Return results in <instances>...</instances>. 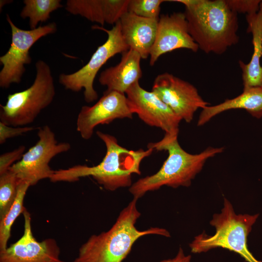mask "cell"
Wrapping results in <instances>:
<instances>
[{
	"mask_svg": "<svg viewBox=\"0 0 262 262\" xmlns=\"http://www.w3.org/2000/svg\"><path fill=\"white\" fill-rule=\"evenodd\" d=\"M96 134L106 148L105 155L99 164L92 166L76 165L67 169L54 170L49 179L51 181L74 182L81 178L91 176L109 191L132 185V175L140 174L141 162L154 149L130 150L119 145L116 138L111 134L100 131H97Z\"/></svg>",
	"mask_w": 262,
	"mask_h": 262,
	"instance_id": "1",
	"label": "cell"
},
{
	"mask_svg": "<svg viewBox=\"0 0 262 262\" xmlns=\"http://www.w3.org/2000/svg\"><path fill=\"white\" fill-rule=\"evenodd\" d=\"M183 4L189 32L206 53H224L239 41L237 14L226 0H173Z\"/></svg>",
	"mask_w": 262,
	"mask_h": 262,
	"instance_id": "2",
	"label": "cell"
},
{
	"mask_svg": "<svg viewBox=\"0 0 262 262\" xmlns=\"http://www.w3.org/2000/svg\"><path fill=\"white\" fill-rule=\"evenodd\" d=\"M178 136L165 133L160 141L148 144L147 148L166 150L168 155L157 172L140 179L130 187L129 191L134 198L138 199L146 193L164 186L174 188L189 186L207 160L224 149L223 147H209L198 154H191L181 147Z\"/></svg>",
	"mask_w": 262,
	"mask_h": 262,
	"instance_id": "3",
	"label": "cell"
},
{
	"mask_svg": "<svg viewBox=\"0 0 262 262\" xmlns=\"http://www.w3.org/2000/svg\"><path fill=\"white\" fill-rule=\"evenodd\" d=\"M137 200L133 198L121 211L108 231L90 236L80 247L74 262H122L139 238L149 234L170 237L169 232L163 228L137 229L135 224L141 215Z\"/></svg>",
	"mask_w": 262,
	"mask_h": 262,
	"instance_id": "4",
	"label": "cell"
},
{
	"mask_svg": "<svg viewBox=\"0 0 262 262\" xmlns=\"http://www.w3.org/2000/svg\"><path fill=\"white\" fill-rule=\"evenodd\" d=\"M258 216L237 214L230 201L224 197L221 213L214 214L210 222L215 229L214 234L203 232L196 236L189 245L191 252L199 253L221 247L239 254L247 262H262L253 256L247 245L248 235Z\"/></svg>",
	"mask_w": 262,
	"mask_h": 262,
	"instance_id": "5",
	"label": "cell"
},
{
	"mask_svg": "<svg viewBox=\"0 0 262 262\" xmlns=\"http://www.w3.org/2000/svg\"><path fill=\"white\" fill-rule=\"evenodd\" d=\"M35 68L36 76L31 86L9 94L5 104L0 105V122L10 126H26L52 102L55 89L50 67L39 60Z\"/></svg>",
	"mask_w": 262,
	"mask_h": 262,
	"instance_id": "6",
	"label": "cell"
},
{
	"mask_svg": "<svg viewBox=\"0 0 262 262\" xmlns=\"http://www.w3.org/2000/svg\"><path fill=\"white\" fill-rule=\"evenodd\" d=\"M92 28L105 32L108 35L106 41L98 47L88 63L81 68L71 74H61L59 77L60 83L66 89L78 92L84 89V100L88 103L98 98L93 84L100 68L111 57L130 49L123 39L119 21L111 30L98 25L93 26Z\"/></svg>",
	"mask_w": 262,
	"mask_h": 262,
	"instance_id": "7",
	"label": "cell"
},
{
	"mask_svg": "<svg viewBox=\"0 0 262 262\" xmlns=\"http://www.w3.org/2000/svg\"><path fill=\"white\" fill-rule=\"evenodd\" d=\"M37 134L38 140L36 144L9 168L21 181H27L31 186L42 180L49 179L54 172L49 166L51 160L71 148L68 142H58L48 125L37 128Z\"/></svg>",
	"mask_w": 262,
	"mask_h": 262,
	"instance_id": "8",
	"label": "cell"
},
{
	"mask_svg": "<svg viewBox=\"0 0 262 262\" xmlns=\"http://www.w3.org/2000/svg\"><path fill=\"white\" fill-rule=\"evenodd\" d=\"M6 20L11 29V44L6 53L0 57V63L3 66L0 71V87L6 89L13 83L21 82L26 70L24 66L31 63L30 49L33 44L41 38L57 31L54 22L26 30L17 27L8 14Z\"/></svg>",
	"mask_w": 262,
	"mask_h": 262,
	"instance_id": "9",
	"label": "cell"
},
{
	"mask_svg": "<svg viewBox=\"0 0 262 262\" xmlns=\"http://www.w3.org/2000/svg\"><path fill=\"white\" fill-rule=\"evenodd\" d=\"M152 91L169 106L180 120L190 123L194 114L209 103L190 83L167 72L155 79Z\"/></svg>",
	"mask_w": 262,
	"mask_h": 262,
	"instance_id": "10",
	"label": "cell"
},
{
	"mask_svg": "<svg viewBox=\"0 0 262 262\" xmlns=\"http://www.w3.org/2000/svg\"><path fill=\"white\" fill-rule=\"evenodd\" d=\"M133 114L125 94L106 90L95 104L82 107L77 118L76 130L83 139L89 140L98 125L117 119H131Z\"/></svg>",
	"mask_w": 262,
	"mask_h": 262,
	"instance_id": "11",
	"label": "cell"
},
{
	"mask_svg": "<svg viewBox=\"0 0 262 262\" xmlns=\"http://www.w3.org/2000/svg\"><path fill=\"white\" fill-rule=\"evenodd\" d=\"M125 94L134 114L144 123L160 128L165 133L178 135L181 120L154 92L145 90L138 82Z\"/></svg>",
	"mask_w": 262,
	"mask_h": 262,
	"instance_id": "12",
	"label": "cell"
},
{
	"mask_svg": "<svg viewBox=\"0 0 262 262\" xmlns=\"http://www.w3.org/2000/svg\"><path fill=\"white\" fill-rule=\"evenodd\" d=\"M24 232L21 237L10 247L0 251V262H64L60 258V249L51 238L41 242L34 237L30 213L25 209Z\"/></svg>",
	"mask_w": 262,
	"mask_h": 262,
	"instance_id": "13",
	"label": "cell"
},
{
	"mask_svg": "<svg viewBox=\"0 0 262 262\" xmlns=\"http://www.w3.org/2000/svg\"><path fill=\"white\" fill-rule=\"evenodd\" d=\"M180 49L195 52L199 49L189 32L184 13L175 12L161 15L156 39L150 51V65H154L162 55Z\"/></svg>",
	"mask_w": 262,
	"mask_h": 262,
	"instance_id": "14",
	"label": "cell"
},
{
	"mask_svg": "<svg viewBox=\"0 0 262 262\" xmlns=\"http://www.w3.org/2000/svg\"><path fill=\"white\" fill-rule=\"evenodd\" d=\"M159 18H147L128 12L119 21L124 41L130 49L136 51L142 59H147L154 43Z\"/></svg>",
	"mask_w": 262,
	"mask_h": 262,
	"instance_id": "15",
	"label": "cell"
},
{
	"mask_svg": "<svg viewBox=\"0 0 262 262\" xmlns=\"http://www.w3.org/2000/svg\"><path fill=\"white\" fill-rule=\"evenodd\" d=\"M141 59L139 53L129 49L122 53L118 64L105 69L100 74L99 82L106 86L107 90L125 94L142 77Z\"/></svg>",
	"mask_w": 262,
	"mask_h": 262,
	"instance_id": "16",
	"label": "cell"
},
{
	"mask_svg": "<svg viewBox=\"0 0 262 262\" xmlns=\"http://www.w3.org/2000/svg\"><path fill=\"white\" fill-rule=\"evenodd\" d=\"M247 31L252 36L253 51L250 61L246 64L239 61L242 72L243 89L262 86V11L246 15Z\"/></svg>",
	"mask_w": 262,
	"mask_h": 262,
	"instance_id": "17",
	"label": "cell"
},
{
	"mask_svg": "<svg viewBox=\"0 0 262 262\" xmlns=\"http://www.w3.org/2000/svg\"><path fill=\"white\" fill-rule=\"evenodd\" d=\"M232 109H244L256 118H262V86L243 89V92L234 98L227 99L216 105L205 107L202 109L197 125L202 126L218 114Z\"/></svg>",
	"mask_w": 262,
	"mask_h": 262,
	"instance_id": "18",
	"label": "cell"
},
{
	"mask_svg": "<svg viewBox=\"0 0 262 262\" xmlns=\"http://www.w3.org/2000/svg\"><path fill=\"white\" fill-rule=\"evenodd\" d=\"M66 9L101 25L115 24L119 19L120 7L115 0H68Z\"/></svg>",
	"mask_w": 262,
	"mask_h": 262,
	"instance_id": "19",
	"label": "cell"
},
{
	"mask_svg": "<svg viewBox=\"0 0 262 262\" xmlns=\"http://www.w3.org/2000/svg\"><path fill=\"white\" fill-rule=\"evenodd\" d=\"M30 186L31 184L28 182L21 181L13 203L5 215L0 218V251L7 248L11 227L16 218L26 209L23 206V201Z\"/></svg>",
	"mask_w": 262,
	"mask_h": 262,
	"instance_id": "20",
	"label": "cell"
},
{
	"mask_svg": "<svg viewBox=\"0 0 262 262\" xmlns=\"http://www.w3.org/2000/svg\"><path fill=\"white\" fill-rule=\"evenodd\" d=\"M60 0H24V6L20 16L29 18L31 29H34L39 22H45L50 18V13L63 7Z\"/></svg>",
	"mask_w": 262,
	"mask_h": 262,
	"instance_id": "21",
	"label": "cell"
},
{
	"mask_svg": "<svg viewBox=\"0 0 262 262\" xmlns=\"http://www.w3.org/2000/svg\"><path fill=\"white\" fill-rule=\"evenodd\" d=\"M20 182L16 174L9 169L0 175V218L13 203Z\"/></svg>",
	"mask_w": 262,
	"mask_h": 262,
	"instance_id": "22",
	"label": "cell"
},
{
	"mask_svg": "<svg viewBox=\"0 0 262 262\" xmlns=\"http://www.w3.org/2000/svg\"><path fill=\"white\" fill-rule=\"evenodd\" d=\"M164 0H130L128 12L147 18H159L161 4Z\"/></svg>",
	"mask_w": 262,
	"mask_h": 262,
	"instance_id": "23",
	"label": "cell"
},
{
	"mask_svg": "<svg viewBox=\"0 0 262 262\" xmlns=\"http://www.w3.org/2000/svg\"><path fill=\"white\" fill-rule=\"evenodd\" d=\"M229 7L237 13L249 15L260 10V0H226Z\"/></svg>",
	"mask_w": 262,
	"mask_h": 262,
	"instance_id": "24",
	"label": "cell"
},
{
	"mask_svg": "<svg viewBox=\"0 0 262 262\" xmlns=\"http://www.w3.org/2000/svg\"><path fill=\"white\" fill-rule=\"evenodd\" d=\"M25 146L22 145L11 151L0 155V175L9 170L16 162H18L21 159L25 152Z\"/></svg>",
	"mask_w": 262,
	"mask_h": 262,
	"instance_id": "25",
	"label": "cell"
},
{
	"mask_svg": "<svg viewBox=\"0 0 262 262\" xmlns=\"http://www.w3.org/2000/svg\"><path fill=\"white\" fill-rule=\"evenodd\" d=\"M37 128L32 126H10L0 121V144H3L9 139L21 136Z\"/></svg>",
	"mask_w": 262,
	"mask_h": 262,
	"instance_id": "26",
	"label": "cell"
},
{
	"mask_svg": "<svg viewBox=\"0 0 262 262\" xmlns=\"http://www.w3.org/2000/svg\"><path fill=\"white\" fill-rule=\"evenodd\" d=\"M190 255L185 256L182 249L180 247L176 256L172 259L164 260L160 262H190Z\"/></svg>",
	"mask_w": 262,
	"mask_h": 262,
	"instance_id": "27",
	"label": "cell"
},
{
	"mask_svg": "<svg viewBox=\"0 0 262 262\" xmlns=\"http://www.w3.org/2000/svg\"><path fill=\"white\" fill-rule=\"evenodd\" d=\"M260 10L262 11V0H261V2L260 3Z\"/></svg>",
	"mask_w": 262,
	"mask_h": 262,
	"instance_id": "28",
	"label": "cell"
},
{
	"mask_svg": "<svg viewBox=\"0 0 262 262\" xmlns=\"http://www.w3.org/2000/svg\"></svg>",
	"mask_w": 262,
	"mask_h": 262,
	"instance_id": "29",
	"label": "cell"
}]
</instances>
